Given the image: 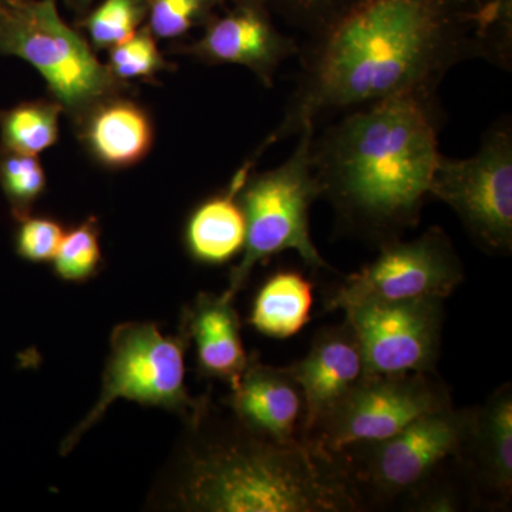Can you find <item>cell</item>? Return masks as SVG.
Listing matches in <instances>:
<instances>
[{
	"label": "cell",
	"mask_w": 512,
	"mask_h": 512,
	"mask_svg": "<svg viewBox=\"0 0 512 512\" xmlns=\"http://www.w3.org/2000/svg\"><path fill=\"white\" fill-rule=\"evenodd\" d=\"M288 370L305 399L301 431L305 440L365 376L362 348L352 323L346 319L342 325L320 329L308 355Z\"/></svg>",
	"instance_id": "obj_13"
},
{
	"label": "cell",
	"mask_w": 512,
	"mask_h": 512,
	"mask_svg": "<svg viewBox=\"0 0 512 512\" xmlns=\"http://www.w3.org/2000/svg\"><path fill=\"white\" fill-rule=\"evenodd\" d=\"M69 8L76 10L77 13L86 15L87 10L92 6L93 0H64Z\"/></svg>",
	"instance_id": "obj_29"
},
{
	"label": "cell",
	"mask_w": 512,
	"mask_h": 512,
	"mask_svg": "<svg viewBox=\"0 0 512 512\" xmlns=\"http://www.w3.org/2000/svg\"><path fill=\"white\" fill-rule=\"evenodd\" d=\"M345 312L362 348L365 376L437 373L443 299L363 303Z\"/></svg>",
	"instance_id": "obj_11"
},
{
	"label": "cell",
	"mask_w": 512,
	"mask_h": 512,
	"mask_svg": "<svg viewBox=\"0 0 512 512\" xmlns=\"http://www.w3.org/2000/svg\"><path fill=\"white\" fill-rule=\"evenodd\" d=\"M228 404L238 426L255 436L279 444L303 440L305 399L288 367L264 365L252 355L231 386Z\"/></svg>",
	"instance_id": "obj_14"
},
{
	"label": "cell",
	"mask_w": 512,
	"mask_h": 512,
	"mask_svg": "<svg viewBox=\"0 0 512 512\" xmlns=\"http://www.w3.org/2000/svg\"><path fill=\"white\" fill-rule=\"evenodd\" d=\"M225 3L231 2V0H224Z\"/></svg>",
	"instance_id": "obj_30"
},
{
	"label": "cell",
	"mask_w": 512,
	"mask_h": 512,
	"mask_svg": "<svg viewBox=\"0 0 512 512\" xmlns=\"http://www.w3.org/2000/svg\"><path fill=\"white\" fill-rule=\"evenodd\" d=\"M313 286L293 271L276 272L259 289L249 322L268 338L288 339L311 319Z\"/></svg>",
	"instance_id": "obj_19"
},
{
	"label": "cell",
	"mask_w": 512,
	"mask_h": 512,
	"mask_svg": "<svg viewBox=\"0 0 512 512\" xmlns=\"http://www.w3.org/2000/svg\"><path fill=\"white\" fill-rule=\"evenodd\" d=\"M431 197L446 202L478 247L490 255L512 249V128L503 119L485 133L473 157L440 156Z\"/></svg>",
	"instance_id": "obj_8"
},
{
	"label": "cell",
	"mask_w": 512,
	"mask_h": 512,
	"mask_svg": "<svg viewBox=\"0 0 512 512\" xmlns=\"http://www.w3.org/2000/svg\"><path fill=\"white\" fill-rule=\"evenodd\" d=\"M272 13L281 16L289 26L306 37L329 28L343 13L360 0H265Z\"/></svg>",
	"instance_id": "obj_27"
},
{
	"label": "cell",
	"mask_w": 512,
	"mask_h": 512,
	"mask_svg": "<svg viewBox=\"0 0 512 512\" xmlns=\"http://www.w3.org/2000/svg\"><path fill=\"white\" fill-rule=\"evenodd\" d=\"M178 504L210 512H357L366 507L339 456L299 440L279 444L238 426L191 451Z\"/></svg>",
	"instance_id": "obj_3"
},
{
	"label": "cell",
	"mask_w": 512,
	"mask_h": 512,
	"mask_svg": "<svg viewBox=\"0 0 512 512\" xmlns=\"http://www.w3.org/2000/svg\"><path fill=\"white\" fill-rule=\"evenodd\" d=\"M110 72L124 82L128 79H151L165 69H171L158 50L156 37L148 26L138 29L126 42L111 47Z\"/></svg>",
	"instance_id": "obj_25"
},
{
	"label": "cell",
	"mask_w": 512,
	"mask_h": 512,
	"mask_svg": "<svg viewBox=\"0 0 512 512\" xmlns=\"http://www.w3.org/2000/svg\"><path fill=\"white\" fill-rule=\"evenodd\" d=\"M477 42L480 59L504 70L512 62V0H480Z\"/></svg>",
	"instance_id": "obj_26"
},
{
	"label": "cell",
	"mask_w": 512,
	"mask_h": 512,
	"mask_svg": "<svg viewBox=\"0 0 512 512\" xmlns=\"http://www.w3.org/2000/svg\"><path fill=\"white\" fill-rule=\"evenodd\" d=\"M265 150L264 146L259 147L255 156L232 177L227 190L202 202L192 212L185 229V244L195 261L210 265L225 264L244 249L247 221L238 194Z\"/></svg>",
	"instance_id": "obj_18"
},
{
	"label": "cell",
	"mask_w": 512,
	"mask_h": 512,
	"mask_svg": "<svg viewBox=\"0 0 512 512\" xmlns=\"http://www.w3.org/2000/svg\"><path fill=\"white\" fill-rule=\"evenodd\" d=\"M190 345L181 328L178 336H164L156 323H121L113 329L110 355L104 369L99 400L64 439L66 456L92 429L117 399L163 407L197 427L207 413V403L194 399L185 386V350Z\"/></svg>",
	"instance_id": "obj_6"
},
{
	"label": "cell",
	"mask_w": 512,
	"mask_h": 512,
	"mask_svg": "<svg viewBox=\"0 0 512 512\" xmlns=\"http://www.w3.org/2000/svg\"><path fill=\"white\" fill-rule=\"evenodd\" d=\"M101 259L99 225L92 217L63 235L53 264L63 281L84 282L97 274Z\"/></svg>",
	"instance_id": "obj_23"
},
{
	"label": "cell",
	"mask_w": 512,
	"mask_h": 512,
	"mask_svg": "<svg viewBox=\"0 0 512 512\" xmlns=\"http://www.w3.org/2000/svg\"><path fill=\"white\" fill-rule=\"evenodd\" d=\"M464 268L450 237L440 227L412 241L387 242L380 254L348 276L326 301V311H348L372 302L447 299L463 282Z\"/></svg>",
	"instance_id": "obj_10"
},
{
	"label": "cell",
	"mask_w": 512,
	"mask_h": 512,
	"mask_svg": "<svg viewBox=\"0 0 512 512\" xmlns=\"http://www.w3.org/2000/svg\"><path fill=\"white\" fill-rule=\"evenodd\" d=\"M477 505L510 507L512 498V389L498 387L487 402L474 407L473 429L458 457Z\"/></svg>",
	"instance_id": "obj_15"
},
{
	"label": "cell",
	"mask_w": 512,
	"mask_h": 512,
	"mask_svg": "<svg viewBox=\"0 0 512 512\" xmlns=\"http://www.w3.org/2000/svg\"><path fill=\"white\" fill-rule=\"evenodd\" d=\"M231 8L204 26L197 42L180 50L208 64L247 67L265 87H272L275 73L301 46L276 28L274 13L265 0H231Z\"/></svg>",
	"instance_id": "obj_12"
},
{
	"label": "cell",
	"mask_w": 512,
	"mask_h": 512,
	"mask_svg": "<svg viewBox=\"0 0 512 512\" xmlns=\"http://www.w3.org/2000/svg\"><path fill=\"white\" fill-rule=\"evenodd\" d=\"M148 29L158 39H177L205 26L224 0H146Z\"/></svg>",
	"instance_id": "obj_24"
},
{
	"label": "cell",
	"mask_w": 512,
	"mask_h": 512,
	"mask_svg": "<svg viewBox=\"0 0 512 512\" xmlns=\"http://www.w3.org/2000/svg\"><path fill=\"white\" fill-rule=\"evenodd\" d=\"M0 55L32 64L76 121L124 89L83 36L60 18L56 0H0Z\"/></svg>",
	"instance_id": "obj_5"
},
{
	"label": "cell",
	"mask_w": 512,
	"mask_h": 512,
	"mask_svg": "<svg viewBox=\"0 0 512 512\" xmlns=\"http://www.w3.org/2000/svg\"><path fill=\"white\" fill-rule=\"evenodd\" d=\"M437 90L420 89L348 111L313 137L312 165L342 227L373 244L419 224L441 156Z\"/></svg>",
	"instance_id": "obj_2"
},
{
	"label": "cell",
	"mask_w": 512,
	"mask_h": 512,
	"mask_svg": "<svg viewBox=\"0 0 512 512\" xmlns=\"http://www.w3.org/2000/svg\"><path fill=\"white\" fill-rule=\"evenodd\" d=\"M181 328L197 349L198 372L207 379L237 383L247 369V355L241 338V322L234 301L224 295L200 293L185 309Z\"/></svg>",
	"instance_id": "obj_16"
},
{
	"label": "cell",
	"mask_w": 512,
	"mask_h": 512,
	"mask_svg": "<svg viewBox=\"0 0 512 512\" xmlns=\"http://www.w3.org/2000/svg\"><path fill=\"white\" fill-rule=\"evenodd\" d=\"M63 107L57 101H29L0 113L3 150L37 156L56 143L59 116Z\"/></svg>",
	"instance_id": "obj_20"
},
{
	"label": "cell",
	"mask_w": 512,
	"mask_h": 512,
	"mask_svg": "<svg viewBox=\"0 0 512 512\" xmlns=\"http://www.w3.org/2000/svg\"><path fill=\"white\" fill-rule=\"evenodd\" d=\"M77 126L94 160L113 170L140 163L153 147L154 126L147 111L119 94L90 107Z\"/></svg>",
	"instance_id": "obj_17"
},
{
	"label": "cell",
	"mask_w": 512,
	"mask_h": 512,
	"mask_svg": "<svg viewBox=\"0 0 512 512\" xmlns=\"http://www.w3.org/2000/svg\"><path fill=\"white\" fill-rule=\"evenodd\" d=\"M480 0H360L301 47V77L272 146L326 114L420 89L480 59Z\"/></svg>",
	"instance_id": "obj_1"
},
{
	"label": "cell",
	"mask_w": 512,
	"mask_h": 512,
	"mask_svg": "<svg viewBox=\"0 0 512 512\" xmlns=\"http://www.w3.org/2000/svg\"><path fill=\"white\" fill-rule=\"evenodd\" d=\"M315 124H305L292 156L265 173L249 175L238 201L247 221L244 255L229 274L222 293L234 301L258 264L285 251H295L309 268L332 269L315 247L309 229V211L320 198L312 165Z\"/></svg>",
	"instance_id": "obj_4"
},
{
	"label": "cell",
	"mask_w": 512,
	"mask_h": 512,
	"mask_svg": "<svg viewBox=\"0 0 512 512\" xmlns=\"http://www.w3.org/2000/svg\"><path fill=\"white\" fill-rule=\"evenodd\" d=\"M0 187L13 217L18 221L25 220L46 188V174L39 158L2 150Z\"/></svg>",
	"instance_id": "obj_21"
},
{
	"label": "cell",
	"mask_w": 512,
	"mask_h": 512,
	"mask_svg": "<svg viewBox=\"0 0 512 512\" xmlns=\"http://www.w3.org/2000/svg\"><path fill=\"white\" fill-rule=\"evenodd\" d=\"M146 19V0H104L86 13L82 26L94 46L111 49L133 36Z\"/></svg>",
	"instance_id": "obj_22"
},
{
	"label": "cell",
	"mask_w": 512,
	"mask_h": 512,
	"mask_svg": "<svg viewBox=\"0 0 512 512\" xmlns=\"http://www.w3.org/2000/svg\"><path fill=\"white\" fill-rule=\"evenodd\" d=\"M16 232V254L29 262L53 261L64 231L59 222L43 217H26Z\"/></svg>",
	"instance_id": "obj_28"
},
{
	"label": "cell",
	"mask_w": 512,
	"mask_h": 512,
	"mask_svg": "<svg viewBox=\"0 0 512 512\" xmlns=\"http://www.w3.org/2000/svg\"><path fill=\"white\" fill-rule=\"evenodd\" d=\"M473 420L474 409L447 407L389 439L346 448L339 457L362 498L367 493L379 503L393 501L413 493L450 458L461 456Z\"/></svg>",
	"instance_id": "obj_7"
},
{
	"label": "cell",
	"mask_w": 512,
	"mask_h": 512,
	"mask_svg": "<svg viewBox=\"0 0 512 512\" xmlns=\"http://www.w3.org/2000/svg\"><path fill=\"white\" fill-rule=\"evenodd\" d=\"M453 406L437 373L363 376L306 441L339 456L357 444L389 439L426 414Z\"/></svg>",
	"instance_id": "obj_9"
}]
</instances>
